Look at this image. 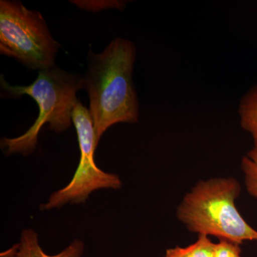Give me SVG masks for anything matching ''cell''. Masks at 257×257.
<instances>
[{"mask_svg":"<svg viewBox=\"0 0 257 257\" xmlns=\"http://www.w3.org/2000/svg\"><path fill=\"white\" fill-rule=\"evenodd\" d=\"M136 55L135 44L121 37L113 40L100 53L88 52L83 78L96 146L112 125L138 122L139 102L133 79Z\"/></svg>","mask_w":257,"mask_h":257,"instance_id":"cell-1","label":"cell"},{"mask_svg":"<svg viewBox=\"0 0 257 257\" xmlns=\"http://www.w3.org/2000/svg\"><path fill=\"white\" fill-rule=\"evenodd\" d=\"M215 246L209 236L199 235L195 242L186 247L168 248L164 257H214Z\"/></svg>","mask_w":257,"mask_h":257,"instance_id":"cell-8","label":"cell"},{"mask_svg":"<svg viewBox=\"0 0 257 257\" xmlns=\"http://www.w3.org/2000/svg\"><path fill=\"white\" fill-rule=\"evenodd\" d=\"M241 170L244 177L246 190L257 199V146H254L243 157Z\"/></svg>","mask_w":257,"mask_h":257,"instance_id":"cell-9","label":"cell"},{"mask_svg":"<svg viewBox=\"0 0 257 257\" xmlns=\"http://www.w3.org/2000/svg\"><path fill=\"white\" fill-rule=\"evenodd\" d=\"M84 251V243L75 239L61 252L55 255L47 254L40 246L36 231L27 229L22 232L20 241L2 251L0 257H82Z\"/></svg>","mask_w":257,"mask_h":257,"instance_id":"cell-6","label":"cell"},{"mask_svg":"<svg viewBox=\"0 0 257 257\" xmlns=\"http://www.w3.org/2000/svg\"><path fill=\"white\" fill-rule=\"evenodd\" d=\"M214 257H241V248L237 243L219 240L216 243Z\"/></svg>","mask_w":257,"mask_h":257,"instance_id":"cell-11","label":"cell"},{"mask_svg":"<svg viewBox=\"0 0 257 257\" xmlns=\"http://www.w3.org/2000/svg\"><path fill=\"white\" fill-rule=\"evenodd\" d=\"M72 122L80 150L78 167L71 182L64 188L52 193L48 202L42 204L41 210H51L68 203H84L91 193L97 189L121 188L119 176L104 172L96 165L94 152L97 146L92 116L79 99L72 111Z\"/></svg>","mask_w":257,"mask_h":257,"instance_id":"cell-5","label":"cell"},{"mask_svg":"<svg viewBox=\"0 0 257 257\" xmlns=\"http://www.w3.org/2000/svg\"><path fill=\"white\" fill-rule=\"evenodd\" d=\"M73 4L82 10L97 12L103 10H123L126 3L119 1H72Z\"/></svg>","mask_w":257,"mask_h":257,"instance_id":"cell-10","label":"cell"},{"mask_svg":"<svg viewBox=\"0 0 257 257\" xmlns=\"http://www.w3.org/2000/svg\"><path fill=\"white\" fill-rule=\"evenodd\" d=\"M239 114L241 126L251 135L255 146H257V85L243 96Z\"/></svg>","mask_w":257,"mask_h":257,"instance_id":"cell-7","label":"cell"},{"mask_svg":"<svg viewBox=\"0 0 257 257\" xmlns=\"http://www.w3.org/2000/svg\"><path fill=\"white\" fill-rule=\"evenodd\" d=\"M3 90L11 96L28 95L38 104L39 115L28 131L18 138L2 139L1 148L7 156L30 155L36 149L39 134L44 125L62 133L70 127L72 111L77 104V93L84 89V78L79 73H72L54 66L39 71L35 82L28 86L11 85L3 75L0 78Z\"/></svg>","mask_w":257,"mask_h":257,"instance_id":"cell-2","label":"cell"},{"mask_svg":"<svg viewBox=\"0 0 257 257\" xmlns=\"http://www.w3.org/2000/svg\"><path fill=\"white\" fill-rule=\"evenodd\" d=\"M241 186L233 177L199 181L185 194L177 218L189 231L241 244L257 241V230L246 222L235 205Z\"/></svg>","mask_w":257,"mask_h":257,"instance_id":"cell-3","label":"cell"},{"mask_svg":"<svg viewBox=\"0 0 257 257\" xmlns=\"http://www.w3.org/2000/svg\"><path fill=\"white\" fill-rule=\"evenodd\" d=\"M61 47L40 12L20 1H0V53L32 69L55 66Z\"/></svg>","mask_w":257,"mask_h":257,"instance_id":"cell-4","label":"cell"}]
</instances>
